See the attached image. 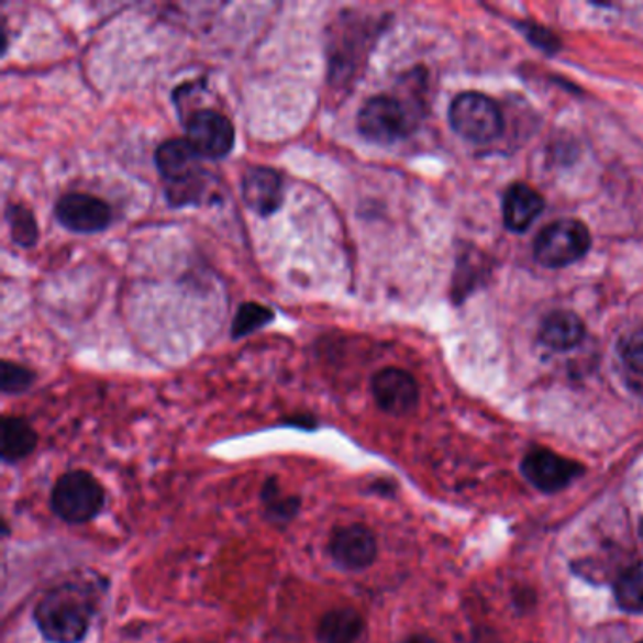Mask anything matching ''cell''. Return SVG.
Here are the masks:
<instances>
[{"label":"cell","mask_w":643,"mask_h":643,"mask_svg":"<svg viewBox=\"0 0 643 643\" xmlns=\"http://www.w3.org/2000/svg\"><path fill=\"white\" fill-rule=\"evenodd\" d=\"M95 616V595L84 584H60L47 590L34 608L33 619L49 643H80Z\"/></svg>","instance_id":"obj_1"},{"label":"cell","mask_w":643,"mask_h":643,"mask_svg":"<svg viewBox=\"0 0 643 643\" xmlns=\"http://www.w3.org/2000/svg\"><path fill=\"white\" fill-rule=\"evenodd\" d=\"M104 508V489L93 474L73 470L63 474L52 491V510L68 524L93 521Z\"/></svg>","instance_id":"obj_2"},{"label":"cell","mask_w":643,"mask_h":643,"mask_svg":"<svg viewBox=\"0 0 643 643\" xmlns=\"http://www.w3.org/2000/svg\"><path fill=\"white\" fill-rule=\"evenodd\" d=\"M357 129L372 144L391 146L411 133L413 120L402 100L391 95H376L358 110Z\"/></svg>","instance_id":"obj_3"},{"label":"cell","mask_w":643,"mask_h":643,"mask_svg":"<svg viewBox=\"0 0 643 643\" xmlns=\"http://www.w3.org/2000/svg\"><path fill=\"white\" fill-rule=\"evenodd\" d=\"M453 131L476 144H489L505 131V118L495 100L487 95L468 91L455 97L450 107Z\"/></svg>","instance_id":"obj_4"},{"label":"cell","mask_w":643,"mask_h":643,"mask_svg":"<svg viewBox=\"0 0 643 643\" xmlns=\"http://www.w3.org/2000/svg\"><path fill=\"white\" fill-rule=\"evenodd\" d=\"M590 244L589 229L581 221H553L534 240V259L545 268H564L584 259Z\"/></svg>","instance_id":"obj_5"},{"label":"cell","mask_w":643,"mask_h":643,"mask_svg":"<svg viewBox=\"0 0 643 643\" xmlns=\"http://www.w3.org/2000/svg\"><path fill=\"white\" fill-rule=\"evenodd\" d=\"M186 133L187 142L202 159H223L236 142L233 123L215 110L192 112L186 121Z\"/></svg>","instance_id":"obj_6"},{"label":"cell","mask_w":643,"mask_h":643,"mask_svg":"<svg viewBox=\"0 0 643 643\" xmlns=\"http://www.w3.org/2000/svg\"><path fill=\"white\" fill-rule=\"evenodd\" d=\"M326 551L342 570H366L378 558V540L366 524H344L331 532Z\"/></svg>","instance_id":"obj_7"},{"label":"cell","mask_w":643,"mask_h":643,"mask_svg":"<svg viewBox=\"0 0 643 643\" xmlns=\"http://www.w3.org/2000/svg\"><path fill=\"white\" fill-rule=\"evenodd\" d=\"M55 218L70 233L95 234L112 223V208L93 195L68 192L55 202Z\"/></svg>","instance_id":"obj_8"},{"label":"cell","mask_w":643,"mask_h":643,"mask_svg":"<svg viewBox=\"0 0 643 643\" xmlns=\"http://www.w3.org/2000/svg\"><path fill=\"white\" fill-rule=\"evenodd\" d=\"M372 395L379 410L389 415H408L419 404V385L415 378L400 368H384L372 378Z\"/></svg>","instance_id":"obj_9"},{"label":"cell","mask_w":643,"mask_h":643,"mask_svg":"<svg viewBox=\"0 0 643 643\" xmlns=\"http://www.w3.org/2000/svg\"><path fill=\"white\" fill-rule=\"evenodd\" d=\"M521 470L524 478L540 491L555 492L570 485L584 472V466L577 465L570 458L561 457L557 453L534 450L524 457Z\"/></svg>","instance_id":"obj_10"},{"label":"cell","mask_w":643,"mask_h":643,"mask_svg":"<svg viewBox=\"0 0 643 643\" xmlns=\"http://www.w3.org/2000/svg\"><path fill=\"white\" fill-rule=\"evenodd\" d=\"M242 199L260 218L273 215L284 206V179L270 166H252L242 176Z\"/></svg>","instance_id":"obj_11"},{"label":"cell","mask_w":643,"mask_h":643,"mask_svg":"<svg viewBox=\"0 0 643 643\" xmlns=\"http://www.w3.org/2000/svg\"><path fill=\"white\" fill-rule=\"evenodd\" d=\"M200 159L202 157L192 149L187 138L166 140L155 152V166L165 179V186L206 173Z\"/></svg>","instance_id":"obj_12"},{"label":"cell","mask_w":643,"mask_h":643,"mask_svg":"<svg viewBox=\"0 0 643 643\" xmlns=\"http://www.w3.org/2000/svg\"><path fill=\"white\" fill-rule=\"evenodd\" d=\"M545 200L536 189L526 184H513L506 191L502 202V220L511 233H524L544 212Z\"/></svg>","instance_id":"obj_13"},{"label":"cell","mask_w":643,"mask_h":643,"mask_svg":"<svg viewBox=\"0 0 643 643\" xmlns=\"http://www.w3.org/2000/svg\"><path fill=\"white\" fill-rule=\"evenodd\" d=\"M585 339V323L577 313L557 310L550 313L540 326V342L553 352H568Z\"/></svg>","instance_id":"obj_14"},{"label":"cell","mask_w":643,"mask_h":643,"mask_svg":"<svg viewBox=\"0 0 643 643\" xmlns=\"http://www.w3.org/2000/svg\"><path fill=\"white\" fill-rule=\"evenodd\" d=\"M363 632L365 619L352 608L326 611L325 616L319 619L315 630L319 643H355L363 636Z\"/></svg>","instance_id":"obj_15"},{"label":"cell","mask_w":643,"mask_h":643,"mask_svg":"<svg viewBox=\"0 0 643 643\" xmlns=\"http://www.w3.org/2000/svg\"><path fill=\"white\" fill-rule=\"evenodd\" d=\"M38 445V434L27 419L7 415L2 419V453L0 457L7 465L21 463Z\"/></svg>","instance_id":"obj_16"},{"label":"cell","mask_w":643,"mask_h":643,"mask_svg":"<svg viewBox=\"0 0 643 643\" xmlns=\"http://www.w3.org/2000/svg\"><path fill=\"white\" fill-rule=\"evenodd\" d=\"M260 505L265 510L266 521L281 529L291 524L292 519L297 518L300 511V498L295 495H284L278 478L274 476L266 479L260 489Z\"/></svg>","instance_id":"obj_17"},{"label":"cell","mask_w":643,"mask_h":643,"mask_svg":"<svg viewBox=\"0 0 643 643\" xmlns=\"http://www.w3.org/2000/svg\"><path fill=\"white\" fill-rule=\"evenodd\" d=\"M7 221L10 226V236L14 240V244L21 247H33L38 242V223L34 213L25 208L23 204L7 206Z\"/></svg>","instance_id":"obj_18"},{"label":"cell","mask_w":643,"mask_h":643,"mask_svg":"<svg viewBox=\"0 0 643 643\" xmlns=\"http://www.w3.org/2000/svg\"><path fill=\"white\" fill-rule=\"evenodd\" d=\"M617 603L630 613H643V561L619 577L616 585Z\"/></svg>","instance_id":"obj_19"},{"label":"cell","mask_w":643,"mask_h":643,"mask_svg":"<svg viewBox=\"0 0 643 643\" xmlns=\"http://www.w3.org/2000/svg\"><path fill=\"white\" fill-rule=\"evenodd\" d=\"M274 321V312L270 308L259 304V302H244L240 306L239 312L234 315L233 326V339H246L253 332L265 329L266 325H270Z\"/></svg>","instance_id":"obj_20"},{"label":"cell","mask_w":643,"mask_h":643,"mask_svg":"<svg viewBox=\"0 0 643 643\" xmlns=\"http://www.w3.org/2000/svg\"><path fill=\"white\" fill-rule=\"evenodd\" d=\"M34 384V372L27 366L12 361H2L0 365V389L4 395H21L29 391Z\"/></svg>","instance_id":"obj_21"},{"label":"cell","mask_w":643,"mask_h":643,"mask_svg":"<svg viewBox=\"0 0 643 643\" xmlns=\"http://www.w3.org/2000/svg\"><path fill=\"white\" fill-rule=\"evenodd\" d=\"M619 353L630 370L638 372L643 376V329L632 332L627 339H623V342L619 344Z\"/></svg>","instance_id":"obj_22"},{"label":"cell","mask_w":643,"mask_h":643,"mask_svg":"<svg viewBox=\"0 0 643 643\" xmlns=\"http://www.w3.org/2000/svg\"><path fill=\"white\" fill-rule=\"evenodd\" d=\"M524 33L531 38L532 44H536L537 47H544L545 52H550V54H555L558 47H561V42H558L557 36L550 33L547 29L540 27V25L524 27Z\"/></svg>","instance_id":"obj_23"},{"label":"cell","mask_w":643,"mask_h":643,"mask_svg":"<svg viewBox=\"0 0 643 643\" xmlns=\"http://www.w3.org/2000/svg\"><path fill=\"white\" fill-rule=\"evenodd\" d=\"M402 643H436L431 638L426 636H410L408 640H404Z\"/></svg>","instance_id":"obj_24"},{"label":"cell","mask_w":643,"mask_h":643,"mask_svg":"<svg viewBox=\"0 0 643 643\" xmlns=\"http://www.w3.org/2000/svg\"><path fill=\"white\" fill-rule=\"evenodd\" d=\"M643 643V642H642Z\"/></svg>","instance_id":"obj_25"}]
</instances>
